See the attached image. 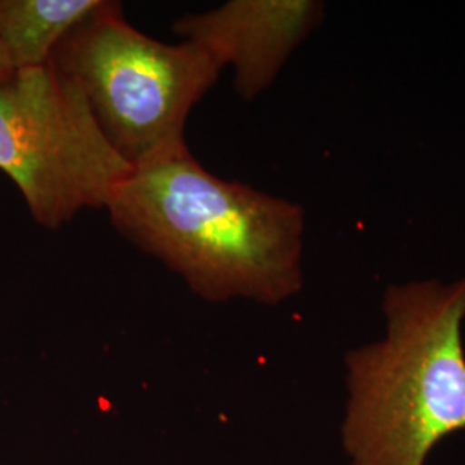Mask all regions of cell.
<instances>
[{"label": "cell", "instance_id": "6da1fadb", "mask_svg": "<svg viewBox=\"0 0 465 465\" xmlns=\"http://www.w3.org/2000/svg\"><path fill=\"white\" fill-rule=\"evenodd\" d=\"M105 211L199 299L278 305L303 286V209L219 178L190 150L134 167Z\"/></svg>", "mask_w": 465, "mask_h": 465}, {"label": "cell", "instance_id": "7a4b0ae2", "mask_svg": "<svg viewBox=\"0 0 465 465\" xmlns=\"http://www.w3.org/2000/svg\"><path fill=\"white\" fill-rule=\"evenodd\" d=\"M386 334L345 357L341 440L351 465H424L465 430V276L391 284Z\"/></svg>", "mask_w": 465, "mask_h": 465}, {"label": "cell", "instance_id": "3957f363", "mask_svg": "<svg viewBox=\"0 0 465 465\" xmlns=\"http://www.w3.org/2000/svg\"><path fill=\"white\" fill-rule=\"evenodd\" d=\"M50 64L80 88L134 169L190 150L188 116L223 71L197 44H164L136 30L109 0L67 35Z\"/></svg>", "mask_w": 465, "mask_h": 465}, {"label": "cell", "instance_id": "277c9868", "mask_svg": "<svg viewBox=\"0 0 465 465\" xmlns=\"http://www.w3.org/2000/svg\"><path fill=\"white\" fill-rule=\"evenodd\" d=\"M0 171L30 216L59 230L84 209H107L134 167L100 130L80 88L49 63L0 84Z\"/></svg>", "mask_w": 465, "mask_h": 465}, {"label": "cell", "instance_id": "5b68a950", "mask_svg": "<svg viewBox=\"0 0 465 465\" xmlns=\"http://www.w3.org/2000/svg\"><path fill=\"white\" fill-rule=\"evenodd\" d=\"M322 11L312 0H230L178 17L173 32L207 50L219 66H232L236 94L253 100L274 84L292 52L321 23Z\"/></svg>", "mask_w": 465, "mask_h": 465}, {"label": "cell", "instance_id": "8992f818", "mask_svg": "<svg viewBox=\"0 0 465 465\" xmlns=\"http://www.w3.org/2000/svg\"><path fill=\"white\" fill-rule=\"evenodd\" d=\"M102 0H0V47L15 71L49 64Z\"/></svg>", "mask_w": 465, "mask_h": 465}, {"label": "cell", "instance_id": "52a82bcc", "mask_svg": "<svg viewBox=\"0 0 465 465\" xmlns=\"http://www.w3.org/2000/svg\"><path fill=\"white\" fill-rule=\"evenodd\" d=\"M13 73H15V69H13L11 63H9V59L5 57L4 50L0 47V84H4L5 80H9Z\"/></svg>", "mask_w": 465, "mask_h": 465}]
</instances>
